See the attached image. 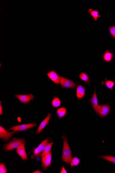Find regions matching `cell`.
Returning a JSON list of instances; mask_svg holds the SVG:
<instances>
[{"instance_id": "14", "label": "cell", "mask_w": 115, "mask_h": 173, "mask_svg": "<svg viewBox=\"0 0 115 173\" xmlns=\"http://www.w3.org/2000/svg\"><path fill=\"white\" fill-rule=\"evenodd\" d=\"M52 161V152L50 151L46 156L43 162L42 163V166L44 169H46L51 165Z\"/></svg>"}, {"instance_id": "2", "label": "cell", "mask_w": 115, "mask_h": 173, "mask_svg": "<svg viewBox=\"0 0 115 173\" xmlns=\"http://www.w3.org/2000/svg\"><path fill=\"white\" fill-rule=\"evenodd\" d=\"M25 143L26 140L24 139L14 138L9 143L4 145V149L5 151H12L21 146H25Z\"/></svg>"}, {"instance_id": "4", "label": "cell", "mask_w": 115, "mask_h": 173, "mask_svg": "<svg viewBox=\"0 0 115 173\" xmlns=\"http://www.w3.org/2000/svg\"><path fill=\"white\" fill-rule=\"evenodd\" d=\"M37 125L36 123H31L30 124H24L19 125L16 126H13L9 130H13L15 131H25L26 130L32 128H34Z\"/></svg>"}, {"instance_id": "1", "label": "cell", "mask_w": 115, "mask_h": 173, "mask_svg": "<svg viewBox=\"0 0 115 173\" xmlns=\"http://www.w3.org/2000/svg\"><path fill=\"white\" fill-rule=\"evenodd\" d=\"M63 146L62 154L63 161L68 163H70L72 159V152L68 145L67 138L65 134L63 137Z\"/></svg>"}, {"instance_id": "22", "label": "cell", "mask_w": 115, "mask_h": 173, "mask_svg": "<svg viewBox=\"0 0 115 173\" xmlns=\"http://www.w3.org/2000/svg\"><path fill=\"white\" fill-rule=\"evenodd\" d=\"M80 163V159L77 157H75V158L72 159L71 161V166H72V167L76 166L78 165Z\"/></svg>"}, {"instance_id": "10", "label": "cell", "mask_w": 115, "mask_h": 173, "mask_svg": "<svg viewBox=\"0 0 115 173\" xmlns=\"http://www.w3.org/2000/svg\"><path fill=\"white\" fill-rule=\"evenodd\" d=\"M52 116V113L48 114L47 117L42 121L38 129L37 130L36 132V133L39 134L40 132H41L44 128L46 127V125H47L49 123V121Z\"/></svg>"}, {"instance_id": "17", "label": "cell", "mask_w": 115, "mask_h": 173, "mask_svg": "<svg viewBox=\"0 0 115 173\" xmlns=\"http://www.w3.org/2000/svg\"><path fill=\"white\" fill-rule=\"evenodd\" d=\"M67 112V110L66 108L62 107L57 109L56 113L58 116L59 119H61L66 116Z\"/></svg>"}, {"instance_id": "21", "label": "cell", "mask_w": 115, "mask_h": 173, "mask_svg": "<svg viewBox=\"0 0 115 173\" xmlns=\"http://www.w3.org/2000/svg\"><path fill=\"white\" fill-rule=\"evenodd\" d=\"M105 84L109 89L112 90L114 85H115V81L114 82H113L106 79L105 82H102V84Z\"/></svg>"}, {"instance_id": "15", "label": "cell", "mask_w": 115, "mask_h": 173, "mask_svg": "<svg viewBox=\"0 0 115 173\" xmlns=\"http://www.w3.org/2000/svg\"><path fill=\"white\" fill-rule=\"evenodd\" d=\"M53 144V143L52 142H51L48 143L47 146H46L43 153L41 154V156L42 157V163L43 162L46 156H47V155L50 151V150L51 149Z\"/></svg>"}, {"instance_id": "18", "label": "cell", "mask_w": 115, "mask_h": 173, "mask_svg": "<svg viewBox=\"0 0 115 173\" xmlns=\"http://www.w3.org/2000/svg\"><path fill=\"white\" fill-rule=\"evenodd\" d=\"M88 12L90 13V16L94 18L95 21H97L98 18H100V15H99V12L97 10H93L92 9H89Z\"/></svg>"}, {"instance_id": "3", "label": "cell", "mask_w": 115, "mask_h": 173, "mask_svg": "<svg viewBox=\"0 0 115 173\" xmlns=\"http://www.w3.org/2000/svg\"><path fill=\"white\" fill-rule=\"evenodd\" d=\"M60 84L63 88L75 89L76 88V83L73 81L60 76Z\"/></svg>"}, {"instance_id": "16", "label": "cell", "mask_w": 115, "mask_h": 173, "mask_svg": "<svg viewBox=\"0 0 115 173\" xmlns=\"http://www.w3.org/2000/svg\"><path fill=\"white\" fill-rule=\"evenodd\" d=\"M113 54L110 51H106L103 56V60L105 62H110L111 61Z\"/></svg>"}, {"instance_id": "13", "label": "cell", "mask_w": 115, "mask_h": 173, "mask_svg": "<svg viewBox=\"0 0 115 173\" xmlns=\"http://www.w3.org/2000/svg\"><path fill=\"white\" fill-rule=\"evenodd\" d=\"M16 152L21 157L23 160H27L28 158L27 154L25 151V147L24 146H21L17 148Z\"/></svg>"}, {"instance_id": "5", "label": "cell", "mask_w": 115, "mask_h": 173, "mask_svg": "<svg viewBox=\"0 0 115 173\" xmlns=\"http://www.w3.org/2000/svg\"><path fill=\"white\" fill-rule=\"evenodd\" d=\"M110 112V107L109 105L105 104L99 105L97 114L102 117H104L109 114Z\"/></svg>"}, {"instance_id": "28", "label": "cell", "mask_w": 115, "mask_h": 173, "mask_svg": "<svg viewBox=\"0 0 115 173\" xmlns=\"http://www.w3.org/2000/svg\"><path fill=\"white\" fill-rule=\"evenodd\" d=\"M33 173H43L41 172V171H40L39 170H37L36 171H35L34 172H33Z\"/></svg>"}, {"instance_id": "7", "label": "cell", "mask_w": 115, "mask_h": 173, "mask_svg": "<svg viewBox=\"0 0 115 173\" xmlns=\"http://www.w3.org/2000/svg\"><path fill=\"white\" fill-rule=\"evenodd\" d=\"M49 140L48 139H46L42 142L36 149H35L33 151V157L38 156L44 151L47 145L49 143Z\"/></svg>"}, {"instance_id": "19", "label": "cell", "mask_w": 115, "mask_h": 173, "mask_svg": "<svg viewBox=\"0 0 115 173\" xmlns=\"http://www.w3.org/2000/svg\"><path fill=\"white\" fill-rule=\"evenodd\" d=\"M80 79L86 83L89 84L90 81L89 76L85 72H81L79 75Z\"/></svg>"}, {"instance_id": "20", "label": "cell", "mask_w": 115, "mask_h": 173, "mask_svg": "<svg viewBox=\"0 0 115 173\" xmlns=\"http://www.w3.org/2000/svg\"><path fill=\"white\" fill-rule=\"evenodd\" d=\"M62 102L58 97H55L52 101V107L56 108L60 106Z\"/></svg>"}, {"instance_id": "23", "label": "cell", "mask_w": 115, "mask_h": 173, "mask_svg": "<svg viewBox=\"0 0 115 173\" xmlns=\"http://www.w3.org/2000/svg\"><path fill=\"white\" fill-rule=\"evenodd\" d=\"M102 158L115 164V157L109 156H103L101 157Z\"/></svg>"}, {"instance_id": "9", "label": "cell", "mask_w": 115, "mask_h": 173, "mask_svg": "<svg viewBox=\"0 0 115 173\" xmlns=\"http://www.w3.org/2000/svg\"><path fill=\"white\" fill-rule=\"evenodd\" d=\"M48 77L57 85H58L60 84V76H59L56 72L54 70H52L47 73Z\"/></svg>"}, {"instance_id": "25", "label": "cell", "mask_w": 115, "mask_h": 173, "mask_svg": "<svg viewBox=\"0 0 115 173\" xmlns=\"http://www.w3.org/2000/svg\"><path fill=\"white\" fill-rule=\"evenodd\" d=\"M109 30L111 35L114 38H115V25L110 27Z\"/></svg>"}, {"instance_id": "11", "label": "cell", "mask_w": 115, "mask_h": 173, "mask_svg": "<svg viewBox=\"0 0 115 173\" xmlns=\"http://www.w3.org/2000/svg\"><path fill=\"white\" fill-rule=\"evenodd\" d=\"M96 86L95 87V90L93 95L90 99V102L93 107L95 111L97 113L98 111L99 105L98 104V99L96 95Z\"/></svg>"}, {"instance_id": "26", "label": "cell", "mask_w": 115, "mask_h": 173, "mask_svg": "<svg viewBox=\"0 0 115 173\" xmlns=\"http://www.w3.org/2000/svg\"><path fill=\"white\" fill-rule=\"evenodd\" d=\"M0 103H1V104H0V115H3V107L1 105V102Z\"/></svg>"}, {"instance_id": "8", "label": "cell", "mask_w": 115, "mask_h": 173, "mask_svg": "<svg viewBox=\"0 0 115 173\" xmlns=\"http://www.w3.org/2000/svg\"><path fill=\"white\" fill-rule=\"evenodd\" d=\"M16 131L9 132L7 131L3 127L0 126V137L4 140H9L13 134L16 133Z\"/></svg>"}, {"instance_id": "27", "label": "cell", "mask_w": 115, "mask_h": 173, "mask_svg": "<svg viewBox=\"0 0 115 173\" xmlns=\"http://www.w3.org/2000/svg\"><path fill=\"white\" fill-rule=\"evenodd\" d=\"M61 173H67V171H66L65 168L63 166L62 169L61 171L60 172Z\"/></svg>"}, {"instance_id": "6", "label": "cell", "mask_w": 115, "mask_h": 173, "mask_svg": "<svg viewBox=\"0 0 115 173\" xmlns=\"http://www.w3.org/2000/svg\"><path fill=\"white\" fill-rule=\"evenodd\" d=\"M15 96L20 101L25 104H27L34 100V95L31 94H29L28 95H15Z\"/></svg>"}, {"instance_id": "24", "label": "cell", "mask_w": 115, "mask_h": 173, "mask_svg": "<svg viewBox=\"0 0 115 173\" xmlns=\"http://www.w3.org/2000/svg\"><path fill=\"white\" fill-rule=\"evenodd\" d=\"M7 171L6 169L4 163H1L0 164V173H7Z\"/></svg>"}, {"instance_id": "12", "label": "cell", "mask_w": 115, "mask_h": 173, "mask_svg": "<svg viewBox=\"0 0 115 173\" xmlns=\"http://www.w3.org/2000/svg\"><path fill=\"white\" fill-rule=\"evenodd\" d=\"M77 97L78 99L83 98L86 95L85 87L83 85H79L77 87L76 90Z\"/></svg>"}]
</instances>
